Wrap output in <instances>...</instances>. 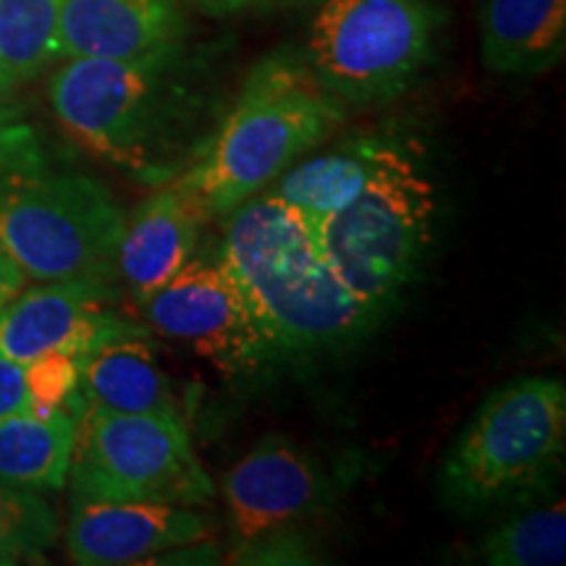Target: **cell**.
Masks as SVG:
<instances>
[{
  "mask_svg": "<svg viewBox=\"0 0 566 566\" xmlns=\"http://www.w3.org/2000/svg\"><path fill=\"white\" fill-rule=\"evenodd\" d=\"M218 258L237 281L273 365L334 357L378 325L325 260L307 221L268 189L226 216Z\"/></svg>",
  "mask_w": 566,
  "mask_h": 566,
  "instance_id": "6da1fadb",
  "label": "cell"
},
{
  "mask_svg": "<svg viewBox=\"0 0 566 566\" xmlns=\"http://www.w3.org/2000/svg\"><path fill=\"white\" fill-rule=\"evenodd\" d=\"M48 82L55 122L134 181L168 184L195 160L202 97L184 45L137 59H66Z\"/></svg>",
  "mask_w": 566,
  "mask_h": 566,
  "instance_id": "7a4b0ae2",
  "label": "cell"
},
{
  "mask_svg": "<svg viewBox=\"0 0 566 566\" xmlns=\"http://www.w3.org/2000/svg\"><path fill=\"white\" fill-rule=\"evenodd\" d=\"M346 116L349 108L317 84L304 55L281 48L254 63L237 101L171 184L208 221L226 218L325 145Z\"/></svg>",
  "mask_w": 566,
  "mask_h": 566,
  "instance_id": "3957f363",
  "label": "cell"
},
{
  "mask_svg": "<svg viewBox=\"0 0 566 566\" xmlns=\"http://www.w3.org/2000/svg\"><path fill=\"white\" fill-rule=\"evenodd\" d=\"M564 454V380L522 375L488 394L446 454L438 485L454 512L478 516L548 488Z\"/></svg>",
  "mask_w": 566,
  "mask_h": 566,
  "instance_id": "277c9868",
  "label": "cell"
},
{
  "mask_svg": "<svg viewBox=\"0 0 566 566\" xmlns=\"http://www.w3.org/2000/svg\"><path fill=\"white\" fill-rule=\"evenodd\" d=\"M436 212V184L417 147L401 137L373 179L315 237L344 286L380 321L420 275Z\"/></svg>",
  "mask_w": 566,
  "mask_h": 566,
  "instance_id": "5b68a950",
  "label": "cell"
},
{
  "mask_svg": "<svg viewBox=\"0 0 566 566\" xmlns=\"http://www.w3.org/2000/svg\"><path fill=\"white\" fill-rule=\"evenodd\" d=\"M124 226L103 181L51 160L0 181V247L24 279L113 283Z\"/></svg>",
  "mask_w": 566,
  "mask_h": 566,
  "instance_id": "8992f818",
  "label": "cell"
},
{
  "mask_svg": "<svg viewBox=\"0 0 566 566\" xmlns=\"http://www.w3.org/2000/svg\"><path fill=\"white\" fill-rule=\"evenodd\" d=\"M436 0H317L304 61L344 108L399 101L436 55Z\"/></svg>",
  "mask_w": 566,
  "mask_h": 566,
  "instance_id": "52a82bcc",
  "label": "cell"
},
{
  "mask_svg": "<svg viewBox=\"0 0 566 566\" xmlns=\"http://www.w3.org/2000/svg\"><path fill=\"white\" fill-rule=\"evenodd\" d=\"M71 506L90 501L208 506L216 485L181 417L80 407L66 475Z\"/></svg>",
  "mask_w": 566,
  "mask_h": 566,
  "instance_id": "ba28073f",
  "label": "cell"
},
{
  "mask_svg": "<svg viewBox=\"0 0 566 566\" xmlns=\"http://www.w3.org/2000/svg\"><path fill=\"white\" fill-rule=\"evenodd\" d=\"M160 336L189 346L226 375L273 365L258 323L223 260L192 258L142 304Z\"/></svg>",
  "mask_w": 566,
  "mask_h": 566,
  "instance_id": "9c48e42d",
  "label": "cell"
},
{
  "mask_svg": "<svg viewBox=\"0 0 566 566\" xmlns=\"http://www.w3.org/2000/svg\"><path fill=\"white\" fill-rule=\"evenodd\" d=\"M113 302L111 283L42 281L21 286L0 307V354L21 365L48 352L80 359L108 338L139 328L118 315Z\"/></svg>",
  "mask_w": 566,
  "mask_h": 566,
  "instance_id": "30bf717a",
  "label": "cell"
},
{
  "mask_svg": "<svg viewBox=\"0 0 566 566\" xmlns=\"http://www.w3.org/2000/svg\"><path fill=\"white\" fill-rule=\"evenodd\" d=\"M331 495L323 464L286 436L260 438L223 480V501L237 541L323 514Z\"/></svg>",
  "mask_w": 566,
  "mask_h": 566,
  "instance_id": "8fae6325",
  "label": "cell"
},
{
  "mask_svg": "<svg viewBox=\"0 0 566 566\" xmlns=\"http://www.w3.org/2000/svg\"><path fill=\"white\" fill-rule=\"evenodd\" d=\"M210 530V520L195 506L90 501L71 506L66 551L82 566L150 564L166 551L205 541Z\"/></svg>",
  "mask_w": 566,
  "mask_h": 566,
  "instance_id": "7c38bea8",
  "label": "cell"
},
{
  "mask_svg": "<svg viewBox=\"0 0 566 566\" xmlns=\"http://www.w3.org/2000/svg\"><path fill=\"white\" fill-rule=\"evenodd\" d=\"M187 0H61L55 63L137 59L184 45Z\"/></svg>",
  "mask_w": 566,
  "mask_h": 566,
  "instance_id": "4fadbf2b",
  "label": "cell"
},
{
  "mask_svg": "<svg viewBox=\"0 0 566 566\" xmlns=\"http://www.w3.org/2000/svg\"><path fill=\"white\" fill-rule=\"evenodd\" d=\"M205 221L202 210L171 181L160 184L126 216L116 275L137 307L192 260Z\"/></svg>",
  "mask_w": 566,
  "mask_h": 566,
  "instance_id": "5bb4252c",
  "label": "cell"
},
{
  "mask_svg": "<svg viewBox=\"0 0 566 566\" xmlns=\"http://www.w3.org/2000/svg\"><path fill=\"white\" fill-rule=\"evenodd\" d=\"M399 142L401 134L391 129L349 134L315 158L304 155L268 187V192L294 208L310 229L317 231L373 179Z\"/></svg>",
  "mask_w": 566,
  "mask_h": 566,
  "instance_id": "9a60e30c",
  "label": "cell"
},
{
  "mask_svg": "<svg viewBox=\"0 0 566 566\" xmlns=\"http://www.w3.org/2000/svg\"><path fill=\"white\" fill-rule=\"evenodd\" d=\"M478 30L491 74L533 80L564 61L566 0H478Z\"/></svg>",
  "mask_w": 566,
  "mask_h": 566,
  "instance_id": "2e32d148",
  "label": "cell"
},
{
  "mask_svg": "<svg viewBox=\"0 0 566 566\" xmlns=\"http://www.w3.org/2000/svg\"><path fill=\"white\" fill-rule=\"evenodd\" d=\"M80 399L84 407L124 415H174L181 405L174 394L145 328L126 331L80 357Z\"/></svg>",
  "mask_w": 566,
  "mask_h": 566,
  "instance_id": "e0dca14e",
  "label": "cell"
},
{
  "mask_svg": "<svg viewBox=\"0 0 566 566\" xmlns=\"http://www.w3.org/2000/svg\"><path fill=\"white\" fill-rule=\"evenodd\" d=\"M76 415L40 409L0 420V483L27 491H61L74 451Z\"/></svg>",
  "mask_w": 566,
  "mask_h": 566,
  "instance_id": "ac0fdd59",
  "label": "cell"
},
{
  "mask_svg": "<svg viewBox=\"0 0 566 566\" xmlns=\"http://www.w3.org/2000/svg\"><path fill=\"white\" fill-rule=\"evenodd\" d=\"M478 562L493 566H556L566 562L564 501L514 514L485 533L475 548Z\"/></svg>",
  "mask_w": 566,
  "mask_h": 566,
  "instance_id": "d6986e66",
  "label": "cell"
},
{
  "mask_svg": "<svg viewBox=\"0 0 566 566\" xmlns=\"http://www.w3.org/2000/svg\"><path fill=\"white\" fill-rule=\"evenodd\" d=\"M61 0H0V74L19 87L55 63Z\"/></svg>",
  "mask_w": 566,
  "mask_h": 566,
  "instance_id": "ffe728a7",
  "label": "cell"
},
{
  "mask_svg": "<svg viewBox=\"0 0 566 566\" xmlns=\"http://www.w3.org/2000/svg\"><path fill=\"white\" fill-rule=\"evenodd\" d=\"M59 537V516L42 495L0 483V564L38 558Z\"/></svg>",
  "mask_w": 566,
  "mask_h": 566,
  "instance_id": "44dd1931",
  "label": "cell"
},
{
  "mask_svg": "<svg viewBox=\"0 0 566 566\" xmlns=\"http://www.w3.org/2000/svg\"><path fill=\"white\" fill-rule=\"evenodd\" d=\"M27 386H30L34 407L40 409H71L80 412V359L63 352H48L24 365Z\"/></svg>",
  "mask_w": 566,
  "mask_h": 566,
  "instance_id": "7402d4cb",
  "label": "cell"
},
{
  "mask_svg": "<svg viewBox=\"0 0 566 566\" xmlns=\"http://www.w3.org/2000/svg\"><path fill=\"white\" fill-rule=\"evenodd\" d=\"M229 564H321L313 543L304 537L296 525L279 527L250 541H237Z\"/></svg>",
  "mask_w": 566,
  "mask_h": 566,
  "instance_id": "603a6c76",
  "label": "cell"
},
{
  "mask_svg": "<svg viewBox=\"0 0 566 566\" xmlns=\"http://www.w3.org/2000/svg\"><path fill=\"white\" fill-rule=\"evenodd\" d=\"M32 394L27 386V370L17 359L0 354V420L32 409Z\"/></svg>",
  "mask_w": 566,
  "mask_h": 566,
  "instance_id": "cb8c5ba5",
  "label": "cell"
},
{
  "mask_svg": "<svg viewBox=\"0 0 566 566\" xmlns=\"http://www.w3.org/2000/svg\"><path fill=\"white\" fill-rule=\"evenodd\" d=\"M279 3V0H195V6L205 17L212 19H231L242 17V13L265 9V6Z\"/></svg>",
  "mask_w": 566,
  "mask_h": 566,
  "instance_id": "d4e9b609",
  "label": "cell"
},
{
  "mask_svg": "<svg viewBox=\"0 0 566 566\" xmlns=\"http://www.w3.org/2000/svg\"><path fill=\"white\" fill-rule=\"evenodd\" d=\"M24 281H27L24 273L19 271L17 263H13L9 254H6L3 247H0V307H3V304L9 302L21 286H24Z\"/></svg>",
  "mask_w": 566,
  "mask_h": 566,
  "instance_id": "484cf974",
  "label": "cell"
},
{
  "mask_svg": "<svg viewBox=\"0 0 566 566\" xmlns=\"http://www.w3.org/2000/svg\"><path fill=\"white\" fill-rule=\"evenodd\" d=\"M17 90H19L17 82H11L9 76L0 74V126H3L6 122H11V118H17V113H19Z\"/></svg>",
  "mask_w": 566,
  "mask_h": 566,
  "instance_id": "4316f807",
  "label": "cell"
}]
</instances>
